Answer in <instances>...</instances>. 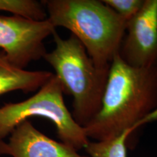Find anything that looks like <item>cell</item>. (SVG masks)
I'll return each instance as SVG.
<instances>
[{"label":"cell","mask_w":157,"mask_h":157,"mask_svg":"<svg viewBox=\"0 0 157 157\" xmlns=\"http://www.w3.org/2000/svg\"><path fill=\"white\" fill-rule=\"evenodd\" d=\"M134 129H128L109 140L90 142L85 146L90 157H127V142Z\"/></svg>","instance_id":"9"},{"label":"cell","mask_w":157,"mask_h":157,"mask_svg":"<svg viewBox=\"0 0 157 157\" xmlns=\"http://www.w3.org/2000/svg\"><path fill=\"white\" fill-rule=\"evenodd\" d=\"M52 36L56 48L43 59L54 69L64 94L73 97L71 115L84 127L101 109L110 67L98 68L74 35L63 39L56 31Z\"/></svg>","instance_id":"3"},{"label":"cell","mask_w":157,"mask_h":157,"mask_svg":"<svg viewBox=\"0 0 157 157\" xmlns=\"http://www.w3.org/2000/svg\"><path fill=\"white\" fill-rule=\"evenodd\" d=\"M0 11L36 21L48 19L45 6L35 0H0Z\"/></svg>","instance_id":"10"},{"label":"cell","mask_w":157,"mask_h":157,"mask_svg":"<svg viewBox=\"0 0 157 157\" xmlns=\"http://www.w3.org/2000/svg\"><path fill=\"white\" fill-rule=\"evenodd\" d=\"M63 88L53 75L34 95L17 103H7L0 107V142L11 134L17 125L29 118L49 119L56 127L62 143L78 151L89 143L83 127L74 121L64 101Z\"/></svg>","instance_id":"4"},{"label":"cell","mask_w":157,"mask_h":157,"mask_svg":"<svg viewBox=\"0 0 157 157\" xmlns=\"http://www.w3.org/2000/svg\"><path fill=\"white\" fill-rule=\"evenodd\" d=\"M118 15L128 21L142 8L144 0H102Z\"/></svg>","instance_id":"11"},{"label":"cell","mask_w":157,"mask_h":157,"mask_svg":"<svg viewBox=\"0 0 157 157\" xmlns=\"http://www.w3.org/2000/svg\"><path fill=\"white\" fill-rule=\"evenodd\" d=\"M48 19L81 42L98 68H109L119 53L127 21L101 0H47Z\"/></svg>","instance_id":"2"},{"label":"cell","mask_w":157,"mask_h":157,"mask_svg":"<svg viewBox=\"0 0 157 157\" xmlns=\"http://www.w3.org/2000/svg\"><path fill=\"white\" fill-rule=\"evenodd\" d=\"M156 118L157 66L132 67L117 54L110 66L101 109L83 127L87 137L109 140Z\"/></svg>","instance_id":"1"},{"label":"cell","mask_w":157,"mask_h":157,"mask_svg":"<svg viewBox=\"0 0 157 157\" xmlns=\"http://www.w3.org/2000/svg\"><path fill=\"white\" fill-rule=\"evenodd\" d=\"M119 55L132 67L157 66V0H144L142 8L127 21Z\"/></svg>","instance_id":"6"},{"label":"cell","mask_w":157,"mask_h":157,"mask_svg":"<svg viewBox=\"0 0 157 157\" xmlns=\"http://www.w3.org/2000/svg\"><path fill=\"white\" fill-rule=\"evenodd\" d=\"M0 155L13 157H87L73 147L43 134L29 120L21 122L11 132L9 141L0 142Z\"/></svg>","instance_id":"7"},{"label":"cell","mask_w":157,"mask_h":157,"mask_svg":"<svg viewBox=\"0 0 157 157\" xmlns=\"http://www.w3.org/2000/svg\"><path fill=\"white\" fill-rule=\"evenodd\" d=\"M53 75L47 71H28L15 67L0 50V96L15 91L37 92Z\"/></svg>","instance_id":"8"},{"label":"cell","mask_w":157,"mask_h":157,"mask_svg":"<svg viewBox=\"0 0 157 157\" xmlns=\"http://www.w3.org/2000/svg\"><path fill=\"white\" fill-rule=\"evenodd\" d=\"M56 29L48 19L36 21L25 17L0 15V49L15 67L25 69L44 58V40Z\"/></svg>","instance_id":"5"}]
</instances>
